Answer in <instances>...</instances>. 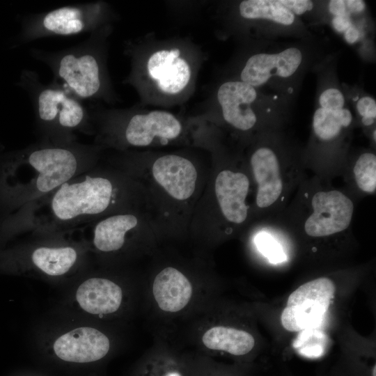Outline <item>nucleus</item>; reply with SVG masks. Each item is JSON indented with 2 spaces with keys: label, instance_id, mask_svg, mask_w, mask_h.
<instances>
[{
  "label": "nucleus",
  "instance_id": "1",
  "mask_svg": "<svg viewBox=\"0 0 376 376\" xmlns=\"http://www.w3.org/2000/svg\"><path fill=\"white\" fill-rule=\"evenodd\" d=\"M100 147L38 142L0 162V218L93 169Z\"/></svg>",
  "mask_w": 376,
  "mask_h": 376
},
{
  "label": "nucleus",
  "instance_id": "2",
  "mask_svg": "<svg viewBox=\"0 0 376 376\" xmlns=\"http://www.w3.org/2000/svg\"><path fill=\"white\" fill-rule=\"evenodd\" d=\"M21 83L32 102L39 142L66 145L77 142V132L93 133L88 108L62 85L45 84L31 70L24 71Z\"/></svg>",
  "mask_w": 376,
  "mask_h": 376
},
{
  "label": "nucleus",
  "instance_id": "3",
  "mask_svg": "<svg viewBox=\"0 0 376 376\" xmlns=\"http://www.w3.org/2000/svg\"><path fill=\"white\" fill-rule=\"evenodd\" d=\"M105 29L99 28L79 45L59 51L31 49V56L49 67L54 80L81 100L108 97L102 62Z\"/></svg>",
  "mask_w": 376,
  "mask_h": 376
},
{
  "label": "nucleus",
  "instance_id": "4",
  "mask_svg": "<svg viewBox=\"0 0 376 376\" xmlns=\"http://www.w3.org/2000/svg\"><path fill=\"white\" fill-rule=\"evenodd\" d=\"M306 53L301 46L290 45L276 52L254 54L245 62L240 81L258 89L266 87L283 95L282 90L291 89L306 69Z\"/></svg>",
  "mask_w": 376,
  "mask_h": 376
},
{
  "label": "nucleus",
  "instance_id": "5",
  "mask_svg": "<svg viewBox=\"0 0 376 376\" xmlns=\"http://www.w3.org/2000/svg\"><path fill=\"white\" fill-rule=\"evenodd\" d=\"M107 7L102 2L78 3L30 15L25 20L22 39L26 42L54 36H70L93 32L107 18Z\"/></svg>",
  "mask_w": 376,
  "mask_h": 376
},
{
  "label": "nucleus",
  "instance_id": "6",
  "mask_svg": "<svg viewBox=\"0 0 376 376\" xmlns=\"http://www.w3.org/2000/svg\"><path fill=\"white\" fill-rule=\"evenodd\" d=\"M70 231L46 237V242L28 248H15L0 252V269L8 271L22 263L49 276H61L72 270L81 258L78 244L66 241ZM40 237V236H39Z\"/></svg>",
  "mask_w": 376,
  "mask_h": 376
},
{
  "label": "nucleus",
  "instance_id": "7",
  "mask_svg": "<svg viewBox=\"0 0 376 376\" xmlns=\"http://www.w3.org/2000/svg\"><path fill=\"white\" fill-rule=\"evenodd\" d=\"M217 97L224 120L240 131L252 130L263 118L281 109L273 95L240 80L223 83Z\"/></svg>",
  "mask_w": 376,
  "mask_h": 376
},
{
  "label": "nucleus",
  "instance_id": "8",
  "mask_svg": "<svg viewBox=\"0 0 376 376\" xmlns=\"http://www.w3.org/2000/svg\"><path fill=\"white\" fill-rule=\"evenodd\" d=\"M334 282L321 277L306 282L289 296L281 322L286 330L299 331L318 325L334 297Z\"/></svg>",
  "mask_w": 376,
  "mask_h": 376
},
{
  "label": "nucleus",
  "instance_id": "9",
  "mask_svg": "<svg viewBox=\"0 0 376 376\" xmlns=\"http://www.w3.org/2000/svg\"><path fill=\"white\" fill-rule=\"evenodd\" d=\"M313 212L306 219L304 230L312 237H322L340 233L350 226L354 205L338 190L320 191L312 197Z\"/></svg>",
  "mask_w": 376,
  "mask_h": 376
},
{
  "label": "nucleus",
  "instance_id": "10",
  "mask_svg": "<svg viewBox=\"0 0 376 376\" xmlns=\"http://www.w3.org/2000/svg\"><path fill=\"white\" fill-rule=\"evenodd\" d=\"M109 348V338L92 327L74 329L58 337L53 345L59 359L75 363L98 361L107 355Z\"/></svg>",
  "mask_w": 376,
  "mask_h": 376
},
{
  "label": "nucleus",
  "instance_id": "11",
  "mask_svg": "<svg viewBox=\"0 0 376 376\" xmlns=\"http://www.w3.org/2000/svg\"><path fill=\"white\" fill-rule=\"evenodd\" d=\"M152 173L155 181L175 200L185 201L194 194L197 171L187 159L175 155H166L153 164Z\"/></svg>",
  "mask_w": 376,
  "mask_h": 376
},
{
  "label": "nucleus",
  "instance_id": "12",
  "mask_svg": "<svg viewBox=\"0 0 376 376\" xmlns=\"http://www.w3.org/2000/svg\"><path fill=\"white\" fill-rule=\"evenodd\" d=\"M250 164L257 184L256 205L261 209L269 207L278 201L283 189L279 156L273 148L262 146L252 153Z\"/></svg>",
  "mask_w": 376,
  "mask_h": 376
},
{
  "label": "nucleus",
  "instance_id": "13",
  "mask_svg": "<svg viewBox=\"0 0 376 376\" xmlns=\"http://www.w3.org/2000/svg\"><path fill=\"white\" fill-rule=\"evenodd\" d=\"M250 182L242 172L223 170L217 175L214 190L219 206L224 218L235 224L245 221L249 207L246 198Z\"/></svg>",
  "mask_w": 376,
  "mask_h": 376
},
{
  "label": "nucleus",
  "instance_id": "14",
  "mask_svg": "<svg viewBox=\"0 0 376 376\" xmlns=\"http://www.w3.org/2000/svg\"><path fill=\"white\" fill-rule=\"evenodd\" d=\"M180 56L178 49H162L153 53L147 62L150 77L164 93L175 95L180 93L190 80V66Z\"/></svg>",
  "mask_w": 376,
  "mask_h": 376
},
{
  "label": "nucleus",
  "instance_id": "15",
  "mask_svg": "<svg viewBox=\"0 0 376 376\" xmlns=\"http://www.w3.org/2000/svg\"><path fill=\"white\" fill-rule=\"evenodd\" d=\"M139 225V219L131 212L109 214L84 226L90 229L91 242L100 253L120 251L126 244L128 235Z\"/></svg>",
  "mask_w": 376,
  "mask_h": 376
},
{
  "label": "nucleus",
  "instance_id": "16",
  "mask_svg": "<svg viewBox=\"0 0 376 376\" xmlns=\"http://www.w3.org/2000/svg\"><path fill=\"white\" fill-rule=\"evenodd\" d=\"M152 293L162 311L177 313L189 303L193 295V286L181 271L173 267H167L155 277Z\"/></svg>",
  "mask_w": 376,
  "mask_h": 376
},
{
  "label": "nucleus",
  "instance_id": "17",
  "mask_svg": "<svg viewBox=\"0 0 376 376\" xmlns=\"http://www.w3.org/2000/svg\"><path fill=\"white\" fill-rule=\"evenodd\" d=\"M76 299L88 313L107 315L117 311L123 300L121 288L113 281L102 277L86 279L78 287Z\"/></svg>",
  "mask_w": 376,
  "mask_h": 376
},
{
  "label": "nucleus",
  "instance_id": "18",
  "mask_svg": "<svg viewBox=\"0 0 376 376\" xmlns=\"http://www.w3.org/2000/svg\"><path fill=\"white\" fill-rule=\"evenodd\" d=\"M240 15L274 31H295L300 19L282 5L280 0H244L238 6Z\"/></svg>",
  "mask_w": 376,
  "mask_h": 376
},
{
  "label": "nucleus",
  "instance_id": "19",
  "mask_svg": "<svg viewBox=\"0 0 376 376\" xmlns=\"http://www.w3.org/2000/svg\"><path fill=\"white\" fill-rule=\"evenodd\" d=\"M202 343L207 349L242 356L252 350L255 339L244 330L219 325L212 327L203 333Z\"/></svg>",
  "mask_w": 376,
  "mask_h": 376
},
{
  "label": "nucleus",
  "instance_id": "20",
  "mask_svg": "<svg viewBox=\"0 0 376 376\" xmlns=\"http://www.w3.org/2000/svg\"><path fill=\"white\" fill-rule=\"evenodd\" d=\"M353 120L347 107L337 110L316 107L312 118L313 134L322 143L334 142L351 127Z\"/></svg>",
  "mask_w": 376,
  "mask_h": 376
},
{
  "label": "nucleus",
  "instance_id": "21",
  "mask_svg": "<svg viewBox=\"0 0 376 376\" xmlns=\"http://www.w3.org/2000/svg\"><path fill=\"white\" fill-rule=\"evenodd\" d=\"M346 96L338 82L331 77L320 81L316 97V107L328 110H337L346 107Z\"/></svg>",
  "mask_w": 376,
  "mask_h": 376
},
{
  "label": "nucleus",
  "instance_id": "22",
  "mask_svg": "<svg viewBox=\"0 0 376 376\" xmlns=\"http://www.w3.org/2000/svg\"><path fill=\"white\" fill-rule=\"evenodd\" d=\"M353 173L357 187L363 192L376 189V156L371 152L361 154L355 162Z\"/></svg>",
  "mask_w": 376,
  "mask_h": 376
},
{
  "label": "nucleus",
  "instance_id": "23",
  "mask_svg": "<svg viewBox=\"0 0 376 376\" xmlns=\"http://www.w3.org/2000/svg\"><path fill=\"white\" fill-rule=\"evenodd\" d=\"M353 102L355 111L360 118L362 125L370 127L375 124L376 119L375 99L363 93L354 95Z\"/></svg>",
  "mask_w": 376,
  "mask_h": 376
},
{
  "label": "nucleus",
  "instance_id": "24",
  "mask_svg": "<svg viewBox=\"0 0 376 376\" xmlns=\"http://www.w3.org/2000/svg\"><path fill=\"white\" fill-rule=\"evenodd\" d=\"M256 243L259 251L273 263H282L285 260V255L280 245L269 235L259 233L256 238Z\"/></svg>",
  "mask_w": 376,
  "mask_h": 376
},
{
  "label": "nucleus",
  "instance_id": "25",
  "mask_svg": "<svg viewBox=\"0 0 376 376\" xmlns=\"http://www.w3.org/2000/svg\"><path fill=\"white\" fill-rule=\"evenodd\" d=\"M280 1L297 17L312 11L315 4L313 1L308 0H280Z\"/></svg>",
  "mask_w": 376,
  "mask_h": 376
},
{
  "label": "nucleus",
  "instance_id": "26",
  "mask_svg": "<svg viewBox=\"0 0 376 376\" xmlns=\"http://www.w3.org/2000/svg\"><path fill=\"white\" fill-rule=\"evenodd\" d=\"M357 15H361L347 12L340 15L332 16L330 21L331 26L335 31L343 35L349 27L357 23L354 17Z\"/></svg>",
  "mask_w": 376,
  "mask_h": 376
},
{
  "label": "nucleus",
  "instance_id": "27",
  "mask_svg": "<svg viewBox=\"0 0 376 376\" xmlns=\"http://www.w3.org/2000/svg\"><path fill=\"white\" fill-rule=\"evenodd\" d=\"M146 376H183L177 368V366L171 363H157L148 370Z\"/></svg>",
  "mask_w": 376,
  "mask_h": 376
},
{
  "label": "nucleus",
  "instance_id": "28",
  "mask_svg": "<svg viewBox=\"0 0 376 376\" xmlns=\"http://www.w3.org/2000/svg\"><path fill=\"white\" fill-rule=\"evenodd\" d=\"M345 40L350 45H354L360 41L363 36L362 26L355 23L349 27L343 34Z\"/></svg>",
  "mask_w": 376,
  "mask_h": 376
},
{
  "label": "nucleus",
  "instance_id": "29",
  "mask_svg": "<svg viewBox=\"0 0 376 376\" xmlns=\"http://www.w3.org/2000/svg\"><path fill=\"white\" fill-rule=\"evenodd\" d=\"M301 352L307 355H318L322 352V347L320 346L307 347L303 349Z\"/></svg>",
  "mask_w": 376,
  "mask_h": 376
},
{
  "label": "nucleus",
  "instance_id": "30",
  "mask_svg": "<svg viewBox=\"0 0 376 376\" xmlns=\"http://www.w3.org/2000/svg\"><path fill=\"white\" fill-rule=\"evenodd\" d=\"M375 370H376V366H375H375H374V368H373V373H372V375H373V376H375V373H376V372H375Z\"/></svg>",
  "mask_w": 376,
  "mask_h": 376
}]
</instances>
